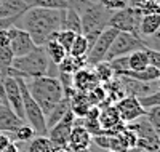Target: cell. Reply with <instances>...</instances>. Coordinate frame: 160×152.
<instances>
[{"mask_svg": "<svg viewBox=\"0 0 160 152\" xmlns=\"http://www.w3.org/2000/svg\"><path fill=\"white\" fill-rule=\"evenodd\" d=\"M64 18V10H50V8H29L19 18L22 27L29 34L35 47H43L48 42V37L61 31Z\"/></svg>", "mask_w": 160, "mask_h": 152, "instance_id": "1", "label": "cell"}, {"mask_svg": "<svg viewBox=\"0 0 160 152\" xmlns=\"http://www.w3.org/2000/svg\"><path fill=\"white\" fill-rule=\"evenodd\" d=\"M24 82H26V87H28V91L31 93L34 101L40 106L45 117L64 98L62 85L59 84L58 77L42 75V77L24 79Z\"/></svg>", "mask_w": 160, "mask_h": 152, "instance_id": "2", "label": "cell"}, {"mask_svg": "<svg viewBox=\"0 0 160 152\" xmlns=\"http://www.w3.org/2000/svg\"><path fill=\"white\" fill-rule=\"evenodd\" d=\"M51 61L45 51V47H35L31 53L24 56L15 58L11 67L7 69L8 77H21V79H32L48 75Z\"/></svg>", "mask_w": 160, "mask_h": 152, "instance_id": "3", "label": "cell"}, {"mask_svg": "<svg viewBox=\"0 0 160 152\" xmlns=\"http://www.w3.org/2000/svg\"><path fill=\"white\" fill-rule=\"evenodd\" d=\"M68 7L74 8L82 23V35L90 32H102L108 26L112 11L106 10L96 0H68Z\"/></svg>", "mask_w": 160, "mask_h": 152, "instance_id": "4", "label": "cell"}, {"mask_svg": "<svg viewBox=\"0 0 160 152\" xmlns=\"http://www.w3.org/2000/svg\"><path fill=\"white\" fill-rule=\"evenodd\" d=\"M18 82V87L21 90V96H22V107H24V123L35 131L37 136H47L48 130H47V123H45V115L42 112L40 106L34 101V98L31 96V93L28 91L26 82L21 77H15Z\"/></svg>", "mask_w": 160, "mask_h": 152, "instance_id": "5", "label": "cell"}, {"mask_svg": "<svg viewBox=\"0 0 160 152\" xmlns=\"http://www.w3.org/2000/svg\"><path fill=\"white\" fill-rule=\"evenodd\" d=\"M142 18V11L135 7H125L122 10L112 11L108 21L109 27H114L118 32H130L139 37V23Z\"/></svg>", "mask_w": 160, "mask_h": 152, "instance_id": "6", "label": "cell"}, {"mask_svg": "<svg viewBox=\"0 0 160 152\" xmlns=\"http://www.w3.org/2000/svg\"><path fill=\"white\" fill-rule=\"evenodd\" d=\"M127 127L136 134V149H139L141 152H155L160 147V138L144 115L131 122Z\"/></svg>", "mask_w": 160, "mask_h": 152, "instance_id": "7", "label": "cell"}, {"mask_svg": "<svg viewBox=\"0 0 160 152\" xmlns=\"http://www.w3.org/2000/svg\"><path fill=\"white\" fill-rule=\"evenodd\" d=\"M144 40L138 35H133L130 32H118L114 38V42L106 54V59L104 61H112L115 58H120V56H127V54L136 51V50H146Z\"/></svg>", "mask_w": 160, "mask_h": 152, "instance_id": "8", "label": "cell"}, {"mask_svg": "<svg viewBox=\"0 0 160 152\" xmlns=\"http://www.w3.org/2000/svg\"><path fill=\"white\" fill-rule=\"evenodd\" d=\"M117 34H118V31L114 29V27H106V29L101 32V35L98 37L95 45L88 50L87 56H85L87 67H90V66L93 67V66H96V64H99L101 61L106 59V54H108V51H109V48H111Z\"/></svg>", "mask_w": 160, "mask_h": 152, "instance_id": "9", "label": "cell"}, {"mask_svg": "<svg viewBox=\"0 0 160 152\" xmlns=\"http://www.w3.org/2000/svg\"><path fill=\"white\" fill-rule=\"evenodd\" d=\"M74 120H75L74 114L69 112L61 122H58L55 127H51L48 130L47 136L50 138L55 150L68 147V141H69V136H71V131H72V127H74Z\"/></svg>", "mask_w": 160, "mask_h": 152, "instance_id": "10", "label": "cell"}, {"mask_svg": "<svg viewBox=\"0 0 160 152\" xmlns=\"http://www.w3.org/2000/svg\"><path fill=\"white\" fill-rule=\"evenodd\" d=\"M3 91H5V104L11 109V112L19 117L24 122V107H22V96L18 87V82L15 77H5L3 80Z\"/></svg>", "mask_w": 160, "mask_h": 152, "instance_id": "11", "label": "cell"}, {"mask_svg": "<svg viewBox=\"0 0 160 152\" xmlns=\"http://www.w3.org/2000/svg\"><path fill=\"white\" fill-rule=\"evenodd\" d=\"M8 37H10V45L8 47L13 51V54H15V58L24 56V54L31 53L35 48L29 34L24 29H21V27H18V26L8 27Z\"/></svg>", "mask_w": 160, "mask_h": 152, "instance_id": "12", "label": "cell"}, {"mask_svg": "<svg viewBox=\"0 0 160 152\" xmlns=\"http://www.w3.org/2000/svg\"><path fill=\"white\" fill-rule=\"evenodd\" d=\"M114 106H115V110H117L120 120H122L123 123L135 122L136 119L142 117L144 112H146V110L141 107L138 98H135V96H123V98L118 99Z\"/></svg>", "mask_w": 160, "mask_h": 152, "instance_id": "13", "label": "cell"}, {"mask_svg": "<svg viewBox=\"0 0 160 152\" xmlns=\"http://www.w3.org/2000/svg\"><path fill=\"white\" fill-rule=\"evenodd\" d=\"M90 144H91V134L74 120V127L68 141V149L72 152H85L88 150Z\"/></svg>", "mask_w": 160, "mask_h": 152, "instance_id": "14", "label": "cell"}, {"mask_svg": "<svg viewBox=\"0 0 160 152\" xmlns=\"http://www.w3.org/2000/svg\"><path fill=\"white\" fill-rule=\"evenodd\" d=\"M72 85H74L75 91H78V93H88L101 84H99L98 77L95 75V72H93V69L90 71L88 67H83L72 75Z\"/></svg>", "mask_w": 160, "mask_h": 152, "instance_id": "15", "label": "cell"}, {"mask_svg": "<svg viewBox=\"0 0 160 152\" xmlns=\"http://www.w3.org/2000/svg\"><path fill=\"white\" fill-rule=\"evenodd\" d=\"M29 10L24 0H0V19L22 16Z\"/></svg>", "mask_w": 160, "mask_h": 152, "instance_id": "16", "label": "cell"}, {"mask_svg": "<svg viewBox=\"0 0 160 152\" xmlns=\"http://www.w3.org/2000/svg\"><path fill=\"white\" fill-rule=\"evenodd\" d=\"M24 122L11 112V109L0 104V133H15Z\"/></svg>", "mask_w": 160, "mask_h": 152, "instance_id": "17", "label": "cell"}, {"mask_svg": "<svg viewBox=\"0 0 160 152\" xmlns=\"http://www.w3.org/2000/svg\"><path fill=\"white\" fill-rule=\"evenodd\" d=\"M71 112V101L68 98H62L55 107L50 110V114L45 117V123H47V130H50L51 127H55L58 122H61L66 115Z\"/></svg>", "mask_w": 160, "mask_h": 152, "instance_id": "18", "label": "cell"}, {"mask_svg": "<svg viewBox=\"0 0 160 152\" xmlns=\"http://www.w3.org/2000/svg\"><path fill=\"white\" fill-rule=\"evenodd\" d=\"M160 29V15L158 13H151V15H142L139 23V37L149 38Z\"/></svg>", "mask_w": 160, "mask_h": 152, "instance_id": "19", "label": "cell"}, {"mask_svg": "<svg viewBox=\"0 0 160 152\" xmlns=\"http://www.w3.org/2000/svg\"><path fill=\"white\" fill-rule=\"evenodd\" d=\"M69 101H71V112L74 114L75 119H83L91 107L87 93H78L77 91Z\"/></svg>", "mask_w": 160, "mask_h": 152, "instance_id": "20", "label": "cell"}, {"mask_svg": "<svg viewBox=\"0 0 160 152\" xmlns=\"http://www.w3.org/2000/svg\"><path fill=\"white\" fill-rule=\"evenodd\" d=\"M127 64H128L127 71H133V72L144 71V69L149 66L148 48H146V50H136V51L127 54Z\"/></svg>", "mask_w": 160, "mask_h": 152, "instance_id": "21", "label": "cell"}, {"mask_svg": "<svg viewBox=\"0 0 160 152\" xmlns=\"http://www.w3.org/2000/svg\"><path fill=\"white\" fill-rule=\"evenodd\" d=\"M61 29L64 31H71L77 35L82 34V23H80V16H78V13L68 7L64 10V18H62V26H61Z\"/></svg>", "mask_w": 160, "mask_h": 152, "instance_id": "22", "label": "cell"}, {"mask_svg": "<svg viewBox=\"0 0 160 152\" xmlns=\"http://www.w3.org/2000/svg\"><path fill=\"white\" fill-rule=\"evenodd\" d=\"M83 67H87L85 58H74V56H71V54H68V56L64 58V61L58 64L59 72L71 74V75H74L75 72H78L80 69H83Z\"/></svg>", "mask_w": 160, "mask_h": 152, "instance_id": "23", "label": "cell"}, {"mask_svg": "<svg viewBox=\"0 0 160 152\" xmlns=\"http://www.w3.org/2000/svg\"><path fill=\"white\" fill-rule=\"evenodd\" d=\"M45 51H47V54H48V58H50V61L55 64V66H58L59 63H62L64 61V58L68 56V51H66L56 40H50V42H47L45 45Z\"/></svg>", "mask_w": 160, "mask_h": 152, "instance_id": "24", "label": "cell"}, {"mask_svg": "<svg viewBox=\"0 0 160 152\" xmlns=\"http://www.w3.org/2000/svg\"><path fill=\"white\" fill-rule=\"evenodd\" d=\"M26 152H55V147L48 136H34L28 143Z\"/></svg>", "mask_w": 160, "mask_h": 152, "instance_id": "25", "label": "cell"}, {"mask_svg": "<svg viewBox=\"0 0 160 152\" xmlns=\"http://www.w3.org/2000/svg\"><path fill=\"white\" fill-rule=\"evenodd\" d=\"M93 72L98 77L99 84H108V82L114 79V71H112L109 61H101L99 64L93 66Z\"/></svg>", "mask_w": 160, "mask_h": 152, "instance_id": "26", "label": "cell"}, {"mask_svg": "<svg viewBox=\"0 0 160 152\" xmlns=\"http://www.w3.org/2000/svg\"><path fill=\"white\" fill-rule=\"evenodd\" d=\"M88 50H90V47H88L87 38L80 34V35H75L74 42H72V47L69 50V54H71V56H74V58H85Z\"/></svg>", "mask_w": 160, "mask_h": 152, "instance_id": "27", "label": "cell"}, {"mask_svg": "<svg viewBox=\"0 0 160 152\" xmlns=\"http://www.w3.org/2000/svg\"><path fill=\"white\" fill-rule=\"evenodd\" d=\"M144 117H146V120L149 122V125L154 128V131L157 133V136L160 138V106L146 109Z\"/></svg>", "mask_w": 160, "mask_h": 152, "instance_id": "28", "label": "cell"}, {"mask_svg": "<svg viewBox=\"0 0 160 152\" xmlns=\"http://www.w3.org/2000/svg\"><path fill=\"white\" fill-rule=\"evenodd\" d=\"M13 134H15V141H18V143H29L34 136H37L35 131L28 125V123L21 125V127H19L15 133H13Z\"/></svg>", "mask_w": 160, "mask_h": 152, "instance_id": "29", "label": "cell"}, {"mask_svg": "<svg viewBox=\"0 0 160 152\" xmlns=\"http://www.w3.org/2000/svg\"><path fill=\"white\" fill-rule=\"evenodd\" d=\"M75 35H77V34H74V32H71V31H64V29H61V31L58 32L56 42H58L66 51L69 53V50H71V47H72V42H74Z\"/></svg>", "mask_w": 160, "mask_h": 152, "instance_id": "30", "label": "cell"}, {"mask_svg": "<svg viewBox=\"0 0 160 152\" xmlns=\"http://www.w3.org/2000/svg\"><path fill=\"white\" fill-rule=\"evenodd\" d=\"M141 107L146 110L149 107H155V106H160V90H155L154 93L148 94V96H142V98H138Z\"/></svg>", "mask_w": 160, "mask_h": 152, "instance_id": "31", "label": "cell"}, {"mask_svg": "<svg viewBox=\"0 0 160 152\" xmlns=\"http://www.w3.org/2000/svg\"><path fill=\"white\" fill-rule=\"evenodd\" d=\"M13 59H15V54L10 50V47H0V67L5 71V74H7V69L11 67Z\"/></svg>", "mask_w": 160, "mask_h": 152, "instance_id": "32", "label": "cell"}, {"mask_svg": "<svg viewBox=\"0 0 160 152\" xmlns=\"http://www.w3.org/2000/svg\"><path fill=\"white\" fill-rule=\"evenodd\" d=\"M96 2L109 11H117L125 7H130V0H96Z\"/></svg>", "mask_w": 160, "mask_h": 152, "instance_id": "33", "label": "cell"}, {"mask_svg": "<svg viewBox=\"0 0 160 152\" xmlns=\"http://www.w3.org/2000/svg\"><path fill=\"white\" fill-rule=\"evenodd\" d=\"M148 58H149V66H154L155 69L160 71V51L148 48Z\"/></svg>", "mask_w": 160, "mask_h": 152, "instance_id": "34", "label": "cell"}, {"mask_svg": "<svg viewBox=\"0 0 160 152\" xmlns=\"http://www.w3.org/2000/svg\"><path fill=\"white\" fill-rule=\"evenodd\" d=\"M8 45H10L8 29H0V47H8Z\"/></svg>", "mask_w": 160, "mask_h": 152, "instance_id": "35", "label": "cell"}, {"mask_svg": "<svg viewBox=\"0 0 160 152\" xmlns=\"http://www.w3.org/2000/svg\"><path fill=\"white\" fill-rule=\"evenodd\" d=\"M0 152H19V146L15 141H10L7 146H3L0 149Z\"/></svg>", "mask_w": 160, "mask_h": 152, "instance_id": "36", "label": "cell"}, {"mask_svg": "<svg viewBox=\"0 0 160 152\" xmlns=\"http://www.w3.org/2000/svg\"><path fill=\"white\" fill-rule=\"evenodd\" d=\"M5 77H7V74H5V71L2 67H0V85L3 84V80H5Z\"/></svg>", "mask_w": 160, "mask_h": 152, "instance_id": "37", "label": "cell"}, {"mask_svg": "<svg viewBox=\"0 0 160 152\" xmlns=\"http://www.w3.org/2000/svg\"><path fill=\"white\" fill-rule=\"evenodd\" d=\"M55 152H72V150H69L68 147H62V149H56Z\"/></svg>", "mask_w": 160, "mask_h": 152, "instance_id": "38", "label": "cell"}, {"mask_svg": "<svg viewBox=\"0 0 160 152\" xmlns=\"http://www.w3.org/2000/svg\"><path fill=\"white\" fill-rule=\"evenodd\" d=\"M155 87H157V90H160V77L155 80Z\"/></svg>", "mask_w": 160, "mask_h": 152, "instance_id": "39", "label": "cell"}, {"mask_svg": "<svg viewBox=\"0 0 160 152\" xmlns=\"http://www.w3.org/2000/svg\"><path fill=\"white\" fill-rule=\"evenodd\" d=\"M155 3H157V5L160 7V0H155Z\"/></svg>", "mask_w": 160, "mask_h": 152, "instance_id": "40", "label": "cell"}, {"mask_svg": "<svg viewBox=\"0 0 160 152\" xmlns=\"http://www.w3.org/2000/svg\"><path fill=\"white\" fill-rule=\"evenodd\" d=\"M155 152H160V147H158V149H157V150H155Z\"/></svg>", "mask_w": 160, "mask_h": 152, "instance_id": "41", "label": "cell"}, {"mask_svg": "<svg viewBox=\"0 0 160 152\" xmlns=\"http://www.w3.org/2000/svg\"><path fill=\"white\" fill-rule=\"evenodd\" d=\"M106 152H114V150H106Z\"/></svg>", "mask_w": 160, "mask_h": 152, "instance_id": "42", "label": "cell"}, {"mask_svg": "<svg viewBox=\"0 0 160 152\" xmlns=\"http://www.w3.org/2000/svg\"><path fill=\"white\" fill-rule=\"evenodd\" d=\"M19 152H26V150H19Z\"/></svg>", "mask_w": 160, "mask_h": 152, "instance_id": "43", "label": "cell"}, {"mask_svg": "<svg viewBox=\"0 0 160 152\" xmlns=\"http://www.w3.org/2000/svg\"><path fill=\"white\" fill-rule=\"evenodd\" d=\"M85 152H88V150H85Z\"/></svg>", "mask_w": 160, "mask_h": 152, "instance_id": "44", "label": "cell"}]
</instances>
